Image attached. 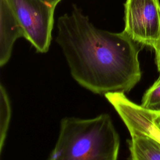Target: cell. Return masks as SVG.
<instances>
[{
    "label": "cell",
    "mask_w": 160,
    "mask_h": 160,
    "mask_svg": "<svg viewBox=\"0 0 160 160\" xmlns=\"http://www.w3.org/2000/svg\"><path fill=\"white\" fill-rule=\"evenodd\" d=\"M56 41L73 79L91 92H129L140 81L137 42L123 31L96 28L76 6L59 17Z\"/></svg>",
    "instance_id": "obj_1"
},
{
    "label": "cell",
    "mask_w": 160,
    "mask_h": 160,
    "mask_svg": "<svg viewBox=\"0 0 160 160\" xmlns=\"http://www.w3.org/2000/svg\"><path fill=\"white\" fill-rule=\"evenodd\" d=\"M120 138L109 114L61 119L59 136L49 160H115Z\"/></svg>",
    "instance_id": "obj_2"
},
{
    "label": "cell",
    "mask_w": 160,
    "mask_h": 160,
    "mask_svg": "<svg viewBox=\"0 0 160 160\" xmlns=\"http://www.w3.org/2000/svg\"><path fill=\"white\" fill-rule=\"evenodd\" d=\"M18 19L24 38L36 49L48 51L54 26L55 8L42 0H7Z\"/></svg>",
    "instance_id": "obj_3"
},
{
    "label": "cell",
    "mask_w": 160,
    "mask_h": 160,
    "mask_svg": "<svg viewBox=\"0 0 160 160\" xmlns=\"http://www.w3.org/2000/svg\"><path fill=\"white\" fill-rule=\"evenodd\" d=\"M126 32L136 42L154 50L160 45L159 0H126Z\"/></svg>",
    "instance_id": "obj_4"
},
{
    "label": "cell",
    "mask_w": 160,
    "mask_h": 160,
    "mask_svg": "<svg viewBox=\"0 0 160 160\" xmlns=\"http://www.w3.org/2000/svg\"><path fill=\"white\" fill-rule=\"evenodd\" d=\"M104 96L119 115L131 136H146L160 142V129L155 122L158 112L133 102L123 92H110Z\"/></svg>",
    "instance_id": "obj_5"
},
{
    "label": "cell",
    "mask_w": 160,
    "mask_h": 160,
    "mask_svg": "<svg viewBox=\"0 0 160 160\" xmlns=\"http://www.w3.org/2000/svg\"><path fill=\"white\" fill-rule=\"evenodd\" d=\"M24 38V30L7 0H0V66L9 60L15 41Z\"/></svg>",
    "instance_id": "obj_6"
},
{
    "label": "cell",
    "mask_w": 160,
    "mask_h": 160,
    "mask_svg": "<svg viewBox=\"0 0 160 160\" xmlns=\"http://www.w3.org/2000/svg\"><path fill=\"white\" fill-rule=\"evenodd\" d=\"M129 141L132 160H160V142L146 136H132Z\"/></svg>",
    "instance_id": "obj_7"
},
{
    "label": "cell",
    "mask_w": 160,
    "mask_h": 160,
    "mask_svg": "<svg viewBox=\"0 0 160 160\" xmlns=\"http://www.w3.org/2000/svg\"><path fill=\"white\" fill-rule=\"evenodd\" d=\"M11 117V106L5 87L0 85V152L6 138Z\"/></svg>",
    "instance_id": "obj_8"
},
{
    "label": "cell",
    "mask_w": 160,
    "mask_h": 160,
    "mask_svg": "<svg viewBox=\"0 0 160 160\" xmlns=\"http://www.w3.org/2000/svg\"><path fill=\"white\" fill-rule=\"evenodd\" d=\"M141 105L156 112H160V78L145 92Z\"/></svg>",
    "instance_id": "obj_9"
},
{
    "label": "cell",
    "mask_w": 160,
    "mask_h": 160,
    "mask_svg": "<svg viewBox=\"0 0 160 160\" xmlns=\"http://www.w3.org/2000/svg\"><path fill=\"white\" fill-rule=\"evenodd\" d=\"M154 51H155V54H156V57H155L156 64L157 65L158 72H159V78H160V45Z\"/></svg>",
    "instance_id": "obj_10"
},
{
    "label": "cell",
    "mask_w": 160,
    "mask_h": 160,
    "mask_svg": "<svg viewBox=\"0 0 160 160\" xmlns=\"http://www.w3.org/2000/svg\"><path fill=\"white\" fill-rule=\"evenodd\" d=\"M46 3L49 4V5L52 6V7L56 8V6L62 1V0H42Z\"/></svg>",
    "instance_id": "obj_11"
},
{
    "label": "cell",
    "mask_w": 160,
    "mask_h": 160,
    "mask_svg": "<svg viewBox=\"0 0 160 160\" xmlns=\"http://www.w3.org/2000/svg\"><path fill=\"white\" fill-rule=\"evenodd\" d=\"M155 122H156V124L157 126L160 129V112L158 113V115H157V117L156 118Z\"/></svg>",
    "instance_id": "obj_12"
}]
</instances>
